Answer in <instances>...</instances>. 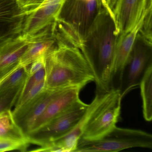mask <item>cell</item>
I'll use <instances>...</instances> for the list:
<instances>
[{
  "mask_svg": "<svg viewBox=\"0 0 152 152\" xmlns=\"http://www.w3.org/2000/svg\"><path fill=\"white\" fill-rule=\"evenodd\" d=\"M117 36L113 19L102 7L89 28L80 50L93 73L96 93L105 94L112 90Z\"/></svg>",
  "mask_w": 152,
  "mask_h": 152,
  "instance_id": "cell-1",
  "label": "cell"
},
{
  "mask_svg": "<svg viewBox=\"0 0 152 152\" xmlns=\"http://www.w3.org/2000/svg\"><path fill=\"white\" fill-rule=\"evenodd\" d=\"M56 48L45 57V88L82 89L94 81L92 71L79 48L57 39Z\"/></svg>",
  "mask_w": 152,
  "mask_h": 152,
  "instance_id": "cell-2",
  "label": "cell"
},
{
  "mask_svg": "<svg viewBox=\"0 0 152 152\" xmlns=\"http://www.w3.org/2000/svg\"><path fill=\"white\" fill-rule=\"evenodd\" d=\"M135 148H152V135L141 130L117 126L99 138H80L75 152H119Z\"/></svg>",
  "mask_w": 152,
  "mask_h": 152,
  "instance_id": "cell-3",
  "label": "cell"
},
{
  "mask_svg": "<svg viewBox=\"0 0 152 152\" xmlns=\"http://www.w3.org/2000/svg\"><path fill=\"white\" fill-rule=\"evenodd\" d=\"M88 104L81 100L57 117L27 134L31 144L45 146L71 131L85 113Z\"/></svg>",
  "mask_w": 152,
  "mask_h": 152,
  "instance_id": "cell-4",
  "label": "cell"
},
{
  "mask_svg": "<svg viewBox=\"0 0 152 152\" xmlns=\"http://www.w3.org/2000/svg\"><path fill=\"white\" fill-rule=\"evenodd\" d=\"M122 99L118 91L112 89L108 92L91 115L80 138L97 139L115 127L121 113Z\"/></svg>",
  "mask_w": 152,
  "mask_h": 152,
  "instance_id": "cell-5",
  "label": "cell"
},
{
  "mask_svg": "<svg viewBox=\"0 0 152 152\" xmlns=\"http://www.w3.org/2000/svg\"><path fill=\"white\" fill-rule=\"evenodd\" d=\"M152 45L144 41L138 34L123 72L119 91L122 99L139 86L145 73L152 65Z\"/></svg>",
  "mask_w": 152,
  "mask_h": 152,
  "instance_id": "cell-6",
  "label": "cell"
},
{
  "mask_svg": "<svg viewBox=\"0 0 152 152\" xmlns=\"http://www.w3.org/2000/svg\"><path fill=\"white\" fill-rule=\"evenodd\" d=\"M102 1L66 0L58 18L70 24L84 39L96 15L103 7Z\"/></svg>",
  "mask_w": 152,
  "mask_h": 152,
  "instance_id": "cell-7",
  "label": "cell"
},
{
  "mask_svg": "<svg viewBox=\"0 0 152 152\" xmlns=\"http://www.w3.org/2000/svg\"><path fill=\"white\" fill-rule=\"evenodd\" d=\"M64 89L45 88L32 100L12 111L17 124L26 136L32 130L36 121L44 113L50 103Z\"/></svg>",
  "mask_w": 152,
  "mask_h": 152,
  "instance_id": "cell-8",
  "label": "cell"
},
{
  "mask_svg": "<svg viewBox=\"0 0 152 152\" xmlns=\"http://www.w3.org/2000/svg\"><path fill=\"white\" fill-rule=\"evenodd\" d=\"M152 0H150L139 22L128 33L117 36L115 47L114 64L111 81L112 89L120 90L124 66L132 51L134 43L141 29L144 18L149 10L152 8Z\"/></svg>",
  "mask_w": 152,
  "mask_h": 152,
  "instance_id": "cell-9",
  "label": "cell"
},
{
  "mask_svg": "<svg viewBox=\"0 0 152 152\" xmlns=\"http://www.w3.org/2000/svg\"><path fill=\"white\" fill-rule=\"evenodd\" d=\"M108 92L105 94L96 93L94 99L91 104H89L85 113L74 128L63 137L45 146L41 147L40 151L41 152H74L91 116Z\"/></svg>",
  "mask_w": 152,
  "mask_h": 152,
  "instance_id": "cell-10",
  "label": "cell"
},
{
  "mask_svg": "<svg viewBox=\"0 0 152 152\" xmlns=\"http://www.w3.org/2000/svg\"><path fill=\"white\" fill-rule=\"evenodd\" d=\"M26 17L17 0H0V48L21 34Z\"/></svg>",
  "mask_w": 152,
  "mask_h": 152,
  "instance_id": "cell-11",
  "label": "cell"
},
{
  "mask_svg": "<svg viewBox=\"0 0 152 152\" xmlns=\"http://www.w3.org/2000/svg\"><path fill=\"white\" fill-rule=\"evenodd\" d=\"M150 0H117L113 10L116 35L125 34L138 23Z\"/></svg>",
  "mask_w": 152,
  "mask_h": 152,
  "instance_id": "cell-12",
  "label": "cell"
},
{
  "mask_svg": "<svg viewBox=\"0 0 152 152\" xmlns=\"http://www.w3.org/2000/svg\"><path fill=\"white\" fill-rule=\"evenodd\" d=\"M66 0H45L31 14L26 16L21 34L31 35L56 21Z\"/></svg>",
  "mask_w": 152,
  "mask_h": 152,
  "instance_id": "cell-13",
  "label": "cell"
},
{
  "mask_svg": "<svg viewBox=\"0 0 152 152\" xmlns=\"http://www.w3.org/2000/svg\"><path fill=\"white\" fill-rule=\"evenodd\" d=\"M30 37L29 48L20 61V65L26 66L41 57H46L56 47L54 22Z\"/></svg>",
  "mask_w": 152,
  "mask_h": 152,
  "instance_id": "cell-14",
  "label": "cell"
},
{
  "mask_svg": "<svg viewBox=\"0 0 152 152\" xmlns=\"http://www.w3.org/2000/svg\"><path fill=\"white\" fill-rule=\"evenodd\" d=\"M30 42L29 36L20 34L0 48V81L20 66Z\"/></svg>",
  "mask_w": 152,
  "mask_h": 152,
  "instance_id": "cell-15",
  "label": "cell"
},
{
  "mask_svg": "<svg viewBox=\"0 0 152 152\" xmlns=\"http://www.w3.org/2000/svg\"><path fill=\"white\" fill-rule=\"evenodd\" d=\"M81 89L80 88H72L64 90L50 103L36 121L31 131L61 114L81 100L80 93Z\"/></svg>",
  "mask_w": 152,
  "mask_h": 152,
  "instance_id": "cell-16",
  "label": "cell"
},
{
  "mask_svg": "<svg viewBox=\"0 0 152 152\" xmlns=\"http://www.w3.org/2000/svg\"><path fill=\"white\" fill-rule=\"evenodd\" d=\"M0 138L29 142L26 135L17 124L11 110L0 114Z\"/></svg>",
  "mask_w": 152,
  "mask_h": 152,
  "instance_id": "cell-17",
  "label": "cell"
},
{
  "mask_svg": "<svg viewBox=\"0 0 152 152\" xmlns=\"http://www.w3.org/2000/svg\"><path fill=\"white\" fill-rule=\"evenodd\" d=\"M139 86L142 100L143 117L146 121L152 120V65L143 76Z\"/></svg>",
  "mask_w": 152,
  "mask_h": 152,
  "instance_id": "cell-18",
  "label": "cell"
},
{
  "mask_svg": "<svg viewBox=\"0 0 152 152\" xmlns=\"http://www.w3.org/2000/svg\"><path fill=\"white\" fill-rule=\"evenodd\" d=\"M28 76L26 67L19 66L0 81V90H6L24 84Z\"/></svg>",
  "mask_w": 152,
  "mask_h": 152,
  "instance_id": "cell-19",
  "label": "cell"
},
{
  "mask_svg": "<svg viewBox=\"0 0 152 152\" xmlns=\"http://www.w3.org/2000/svg\"><path fill=\"white\" fill-rule=\"evenodd\" d=\"M23 85L8 89L0 90V114L11 110L15 104Z\"/></svg>",
  "mask_w": 152,
  "mask_h": 152,
  "instance_id": "cell-20",
  "label": "cell"
},
{
  "mask_svg": "<svg viewBox=\"0 0 152 152\" xmlns=\"http://www.w3.org/2000/svg\"><path fill=\"white\" fill-rule=\"evenodd\" d=\"M46 77V70L45 65L39 71L34 74L29 75L22 88L18 99L23 97L31 89L37 84L45 80Z\"/></svg>",
  "mask_w": 152,
  "mask_h": 152,
  "instance_id": "cell-21",
  "label": "cell"
},
{
  "mask_svg": "<svg viewBox=\"0 0 152 152\" xmlns=\"http://www.w3.org/2000/svg\"><path fill=\"white\" fill-rule=\"evenodd\" d=\"M30 144L27 141L0 138V152L12 150L25 151L27 149Z\"/></svg>",
  "mask_w": 152,
  "mask_h": 152,
  "instance_id": "cell-22",
  "label": "cell"
},
{
  "mask_svg": "<svg viewBox=\"0 0 152 152\" xmlns=\"http://www.w3.org/2000/svg\"><path fill=\"white\" fill-rule=\"evenodd\" d=\"M152 8L149 10L144 18L141 29L138 33L140 37L149 45H152Z\"/></svg>",
  "mask_w": 152,
  "mask_h": 152,
  "instance_id": "cell-23",
  "label": "cell"
},
{
  "mask_svg": "<svg viewBox=\"0 0 152 152\" xmlns=\"http://www.w3.org/2000/svg\"><path fill=\"white\" fill-rule=\"evenodd\" d=\"M44 88H45V80L39 83L31 89L23 97L18 99L15 104V109L18 108L36 97Z\"/></svg>",
  "mask_w": 152,
  "mask_h": 152,
  "instance_id": "cell-24",
  "label": "cell"
},
{
  "mask_svg": "<svg viewBox=\"0 0 152 152\" xmlns=\"http://www.w3.org/2000/svg\"><path fill=\"white\" fill-rule=\"evenodd\" d=\"M45 0H17L20 7L26 16L38 8Z\"/></svg>",
  "mask_w": 152,
  "mask_h": 152,
  "instance_id": "cell-25",
  "label": "cell"
},
{
  "mask_svg": "<svg viewBox=\"0 0 152 152\" xmlns=\"http://www.w3.org/2000/svg\"><path fill=\"white\" fill-rule=\"evenodd\" d=\"M45 65V57L42 56L33 61L28 65L25 66L28 76L39 71Z\"/></svg>",
  "mask_w": 152,
  "mask_h": 152,
  "instance_id": "cell-26",
  "label": "cell"
},
{
  "mask_svg": "<svg viewBox=\"0 0 152 152\" xmlns=\"http://www.w3.org/2000/svg\"><path fill=\"white\" fill-rule=\"evenodd\" d=\"M107 4V10L109 12L111 16L113 19V10L114 7L115 6L117 0H106Z\"/></svg>",
  "mask_w": 152,
  "mask_h": 152,
  "instance_id": "cell-27",
  "label": "cell"
}]
</instances>
